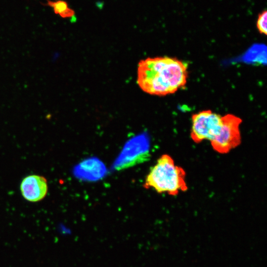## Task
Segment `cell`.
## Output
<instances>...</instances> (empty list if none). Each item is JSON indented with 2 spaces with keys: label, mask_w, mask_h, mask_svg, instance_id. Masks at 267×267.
I'll use <instances>...</instances> for the list:
<instances>
[{
  "label": "cell",
  "mask_w": 267,
  "mask_h": 267,
  "mask_svg": "<svg viewBox=\"0 0 267 267\" xmlns=\"http://www.w3.org/2000/svg\"><path fill=\"white\" fill-rule=\"evenodd\" d=\"M45 5L51 7L55 14L63 18H72L75 15V11L69 7L67 2L64 0H46Z\"/></svg>",
  "instance_id": "8992f818"
},
{
  "label": "cell",
  "mask_w": 267,
  "mask_h": 267,
  "mask_svg": "<svg viewBox=\"0 0 267 267\" xmlns=\"http://www.w3.org/2000/svg\"><path fill=\"white\" fill-rule=\"evenodd\" d=\"M137 73V84L143 91L164 96L185 86L187 65L174 57H148L139 62Z\"/></svg>",
  "instance_id": "6da1fadb"
},
{
  "label": "cell",
  "mask_w": 267,
  "mask_h": 267,
  "mask_svg": "<svg viewBox=\"0 0 267 267\" xmlns=\"http://www.w3.org/2000/svg\"><path fill=\"white\" fill-rule=\"evenodd\" d=\"M257 28L261 34H267V12L266 10L259 13L257 20Z\"/></svg>",
  "instance_id": "52a82bcc"
},
{
  "label": "cell",
  "mask_w": 267,
  "mask_h": 267,
  "mask_svg": "<svg viewBox=\"0 0 267 267\" xmlns=\"http://www.w3.org/2000/svg\"><path fill=\"white\" fill-rule=\"evenodd\" d=\"M185 177L184 170L176 165L170 155L164 154L150 170L145 178L144 187L152 188L159 193L177 195L180 191L187 189Z\"/></svg>",
  "instance_id": "7a4b0ae2"
},
{
  "label": "cell",
  "mask_w": 267,
  "mask_h": 267,
  "mask_svg": "<svg viewBox=\"0 0 267 267\" xmlns=\"http://www.w3.org/2000/svg\"><path fill=\"white\" fill-rule=\"evenodd\" d=\"M222 116L211 110H206L192 116L191 138L195 143L204 140H213L219 134Z\"/></svg>",
  "instance_id": "3957f363"
},
{
  "label": "cell",
  "mask_w": 267,
  "mask_h": 267,
  "mask_svg": "<svg viewBox=\"0 0 267 267\" xmlns=\"http://www.w3.org/2000/svg\"><path fill=\"white\" fill-rule=\"evenodd\" d=\"M20 189L25 199L31 202H37L43 199L46 196L48 185L44 177L31 175L23 179Z\"/></svg>",
  "instance_id": "5b68a950"
},
{
  "label": "cell",
  "mask_w": 267,
  "mask_h": 267,
  "mask_svg": "<svg viewBox=\"0 0 267 267\" xmlns=\"http://www.w3.org/2000/svg\"><path fill=\"white\" fill-rule=\"evenodd\" d=\"M222 125L218 135L211 141L213 149L225 154L241 143L239 126L242 120L231 114L222 116Z\"/></svg>",
  "instance_id": "277c9868"
}]
</instances>
